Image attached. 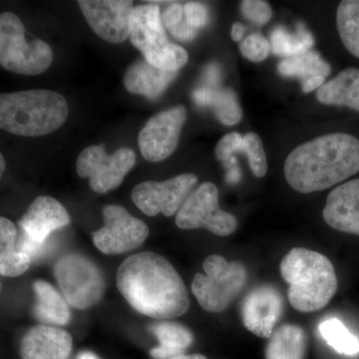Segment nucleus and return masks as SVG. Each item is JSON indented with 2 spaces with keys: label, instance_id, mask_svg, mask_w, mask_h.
Listing matches in <instances>:
<instances>
[{
  "label": "nucleus",
  "instance_id": "4468645a",
  "mask_svg": "<svg viewBox=\"0 0 359 359\" xmlns=\"http://www.w3.org/2000/svg\"><path fill=\"white\" fill-rule=\"evenodd\" d=\"M85 20L100 39L119 44L129 39L135 6L129 0H80Z\"/></svg>",
  "mask_w": 359,
  "mask_h": 359
},
{
  "label": "nucleus",
  "instance_id": "bb28decb",
  "mask_svg": "<svg viewBox=\"0 0 359 359\" xmlns=\"http://www.w3.org/2000/svg\"><path fill=\"white\" fill-rule=\"evenodd\" d=\"M306 335L299 325H283L273 330L266 348V359H304Z\"/></svg>",
  "mask_w": 359,
  "mask_h": 359
},
{
  "label": "nucleus",
  "instance_id": "9d476101",
  "mask_svg": "<svg viewBox=\"0 0 359 359\" xmlns=\"http://www.w3.org/2000/svg\"><path fill=\"white\" fill-rule=\"evenodd\" d=\"M136 164L132 149L120 148L108 155L102 146H89L78 156V176L88 178L90 188L97 194H106L121 185Z\"/></svg>",
  "mask_w": 359,
  "mask_h": 359
},
{
  "label": "nucleus",
  "instance_id": "ddd939ff",
  "mask_svg": "<svg viewBox=\"0 0 359 359\" xmlns=\"http://www.w3.org/2000/svg\"><path fill=\"white\" fill-rule=\"evenodd\" d=\"M186 120L187 110L181 105L153 116L138 137L139 148L144 159L161 162L173 154L178 147Z\"/></svg>",
  "mask_w": 359,
  "mask_h": 359
},
{
  "label": "nucleus",
  "instance_id": "f03ea898",
  "mask_svg": "<svg viewBox=\"0 0 359 359\" xmlns=\"http://www.w3.org/2000/svg\"><path fill=\"white\" fill-rule=\"evenodd\" d=\"M359 172V140L347 133L323 135L302 144L287 156L285 177L297 192L327 190Z\"/></svg>",
  "mask_w": 359,
  "mask_h": 359
},
{
  "label": "nucleus",
  "instance_id": "6e6552de",
  "mask_svg": "<svg viewBox=\"0 0 359 359\" xmlns=\"http://www.w3.org/2000/svg\"><path fill=\"white\" fill-rule=\"evenodd\" d=\"M53 273L61 294L72 308L90 309L102 299V271L83 255L71 252L61 257L54 264Z\"/></svg>",
  "mask_w": 359,
  "mask_h": 359
},
{
  "label": "nucleus",
  "instance_id": "c9c22d12",
  "mask_svg": "<svg viewBox=\"0 0 359 359\" xmlns=\"http://www.w3.org/2000/svg\"><path fill=\"white\" fill-rule=\"evenodd\" d=\"M245 27L242 23L236 22L231 26V39L236 42H240L244 37Z\"/></svg>",
  "mask_w": 359,
  "mask_h": 359
},
{
  "label": "nucleus",
  "instance_id": "cd10ccee",
  "mask_svg": "<svg viewBox=\"0 0 359 359\" xmlns=\"http://www.w3.org/2000/svg\"><path fill=\"white\" fill-rule=\"evenodd\" d=\"M314 44L313 34L304 23L297 25V32L290 33L282 26L271 33V50L276 55L290 58L311 50Z\"/></svg>",
  "mask_w": 359,
  "mask_h": 359
},
{
  "label": "nucleus",
  "instance_id": "aec40b11",
  "mask_svg": "<svg viewBox=\"0 0 359 359\" xmlns=\"http://www.w3.org/2000/svg\"><path fill=\"white\" fill-rule=\"evenodd\" d=\"M278 70L283 77L299 78L302 91L309 93L320 89L325 83V79L332 72V66L318 52L309 50L283 59L278 63Z\"/></svg>",
  "mask_w": 359,
  "mask_h": 359
},
{
  "label": "nucleus",
  "instance_id": "20e7f679",
  "mask_svg": "<svg viewBox=\"0 0 359 359\" xmlns=\"http://www.w3.org/2000/svg\"><path fill=\"white\" fill-rule=\"evenodd\" d=\"M69 116L65 97L51 90L0 94V129L22 137H40L62 127Z\"/></svg>",
  "mask_w": 359,
  "mask_h": 359
},
{
  "label": "nucleus",
  "instance_id": "7ed1b4c3",
  "mask_svg": "<svg viewBox=\"0 0 359 359\" xmlns=\"http://www.w3.org/2000/svg\"><path fill=\"white\" fill-rule=\"evenodd\" d=\"M280 273L289 285L290 304L302 313L325 308L337 290L334 264L314 250L304 248L290 250L280 263Z\"/></svg>",
  "mask_w": 359,
  "mask_h": 359
},
{
  "label": "nucleus",
  "instance_id": "2eb2a0df",
  "mask_svg": "<svg viewBox=\"0 0 359 359\" xmlns=\"http://www.w3.org/2000/svg\"><path fill=\"white\" fill-rule=\"evenodd\" d=\"M283 311L282 294L273 285H262L250 290L242 304L245 327L262 339H269Z\"/></svg>",
  "mask_w": 359,
  "mask_h": 359
},
{
  "label": "nucleus",
  "instance_id": "6ab92c4d",
  "mask_svg": "<svg viewBox=\"0 0 359 359\" xmlns=\"http://www.w3.org/2000/svg\"><path fill=\"white\" fill-rule=\"evenodd\" d=\"M236 153H243L249 160L250 170L257 178H264L268 172V161L264 152L263 142L256 133L245 136L238 133L224 135L217 144L215 155L219 162H228Z\"/></svg>",
  "mask_w": 359,
  "mask_h": 359
},
{
  "label": "nucleus",
  "instance_id": "f3484780",
  "mask_svg": "<svg viewBox=\"0 0 359 359\" xmlns=\"http://www.w3.org/2000/svg\"><path fill=\"white\" fill-rule=\"evenodd\" d=\"M323 217L334 230L359 237V179L347 181L328 194Z\"/></svg>",
  "mask_w": 359,
  "mask_h": 359
},
{
  "label": "nucleus",
  "instance_id": "39448f33",
  "mask_svg": "<svg viewBox=\"0 0 359 359\" xmlns=\"http://www.w3.org/2000/svg\"><path fill=\"white\" fill-rule=\"evenodd\" d=\"M129 39L145 60L156 68L177 72L188 62V52L168 39L158 4L135 6Z\"/></svg>",
  "mask_w": 359,
  "mask_h": 359
},
{
  "label": "nucleus",
  "instance_id": "c756f323",
  "mask_svg": "<svg viewBox=\"0 0 359 359\" xmlns=\"http://www.w3.org/2000/svg\"><path fill=\"white\" fill-rule=\"evenodd\" d=\"M320 335L337 353L353 356L359 353V339L337 318H330L320 323Z\"/></svg>",
  "mask_w": 359,
  "mask_h": 359
},
{
  "label": "nucleus",
  "instance_id": "e433bc0d",
  "mask_svg": "<svg viewBox=\"0 0 359 359\" xmlns=\"http://www.w3.org/2000/svg\"><path fill=\"white\" fill-rule=\"evenodd\" d=\"M76 359H100L98 355L95 353H91V351H82L77 355Z\"/></svg>",
  "mask_w": 359,
  "mask_h": 359
},
{
  "label": "nucleus",
  "instance_id": "f8f14e48",
  "mask_svg": "<svg viewBox=\"0 0 359 359\" xmlns=\"http://www.w3.org/2000/svg\"><path fill=\"white\" fill-rule=\"evenodd\" d=\"M197 184L198 177L191 173L181 174L164 182L146 181L135 187L132 200L146 216L163 214L172 217L178 212Z\"/></svg>",
  "mask_w": 359,
  "mask_h": 359
},
{
  "label": "nucleus",
  "instance_id": "1a4fd4ad",
  "mask_svg": "<svg viewBox=\"0 0 359 359\" xmlns=\"http://www.w3.org/2000/svg\"><path fill=\"white\" fill-rule=\"evenodd\" d=\"M175 222L182 230L205 229L219 237L230 236L238 228L237 218L219 208L218 188L211 182L201 184L189 195Z\"/></svg>",
  "mask_w": 359,
  "mask_h": 359
},
{
  "label": "nucleus",
  "instance_id": "5701e85b",
  "mask_svg": "<svg viewBox=\"0 0 359 359\" xmlns=\"http://www.w3.org/2000/svg\"><path fill=\"white\" fill-rule=\"evenodd\" d=\"M320 103L344 106L359 112V68L342 70L316 92Z\"/></svg>",
  "mask_w": 359,
  "mask_h": 359
},
{
  "label": "nucleus",
  "instance_id": "c85d7f7f",
  "mask_svg": "<svg viewBox=\"0 0 359 359\" xmlns=\"http://www.w3.org/2000/svg\"><path fill=\"white\" fill-rule=\"evenodd\" d=\"M340 39L349 53L359 59V0H344L337 11Z\"/></svg>",
  "mask_w": 359,
  "mask_h": 359
},
{
  "label": "nucleus",
  "instance_id": "f704fd0d",
  "mask_svg": "<svg viewBox=\"0 0 359 359\" xmlns=\"http://www.w3.org/2000/svg\"><path fill=\"white\" fill-rule=\"evenodd\" d=\"M226 169V183L231 184V185H233V184H237L240 182L241 180V170L238 166V163H235V164H231Z\"/></svg>",
  "mask_w": 359,
  "mask_h": 359
},
{
  "label": "nucleus",
  "instance_id": "9b49d317",
  "mask_svg": "<svg viewBox=\"0 0 359 359\" xmlns=\"http://www.w3.org/2000/svg\"><path fill=\"white\" fill-rule=\"evenodd\" d=\"M104 226L92 235L97 249L105 255H121L144 244L149 237L147 224L134 218L118 205H107L103 211Z\"/></svg>",
  "mask_w": 359,
  "mask_h": 359
},
{
  "label": "nucleus",
  "instance_id": "b1692460",
  "mask_svg": "<svg viewBox=\"0 0 359 359\" xmlns=\"http://www.w3.org/2000/svg\"><path fill=\"white\" fill-rule=\"evenodd\" d=\"M149 330L159 341V346L150 351L151 356L155 359L182 355L194 341L192 332L181 323L162 321L151 325Z\"/></svg>",
  "mask_w": 359,
  "mask_h": 359
},
{
  "label": "nucleus",
  "instance_id": "58836bf2",
  "mask_svg": "<svg viewBox=\"0 0 359 359\" xmlns=\"http://www.w3.org/2000/svg\"><path fill=\"white\" fill-rule=\"evenodd\" d=\"M6 160H4V156H2L1 153H0V180H1L2 176H4V172H6Z\"/></svg>",
  "mask_w": 359,
  "mask_h": 359
},
{
  "label": "nucleus",
  "instance_id": "dca6fc26",
  "mask_svg": "<svg viewBox=\"0 0 359 359\" xmlns=\"http://www.w3.org/2000/svg\"><path fill=\"white\" fill-rule=\"evenodd\" d=\"M70 221L69 215L57 200L39 196L18 222L20 236L32 244L47 245L51 233L68 226Z\"/></svg>",
  "mask_w": 359,
  "mask_h": 359
},
{
  "label": "nucleus",
  "instance_id": "f257e3e1",
  "mask_svg": "<svg viewBox=\"0 0 359 359\" xmlns=\"http://www.w3.org/2000/svg\"><path fill=\"white\" fill-rule=\"evenodd\" d=\"M116 283L131 308L149 318L171 320L190 309L188 290L178 271L156 252H140L125 259Z\"/></svg>",
  "mask_w": 359,
  "mask_h": 359
},
{
  "label": "nucleus",
  "instance_id": "423d86ee",
  "mask_svg": "<svg viewBox=\"0 0 359 359\" xmlns=\"http://www.w3.org/2000/svg\"><path fill=\"white\" fill-rule=\"evenodd\" d=\"M52 61L51 47L41 39L27 41L25 25L16 14H0V65L4 69L34 76L48 69Z\"/></svg>",
  "mask_w": 359,
  "mask_h": 359
},
{
  "label": "nucleus",
  "instance_id": "a211bd4d",
  "mask_svg": "<svg viewBox=\"0 0 359 359\" xmlns=\"http://www.w3.org/2000/svg\"><path fill=\"white\" fill-rule=\"evenodd\" d=\"M72 337L66 330L39 325L28 330L20 341L21 359H68Z\"/></svg>",
  "mask_w": 359,
  "mask_h": 359
},
{
  "label": "nucleus",
  "instance_id": "393cba45",
  "mask_svg": "<svg viewBox=\"0 0 359 359\" xmlns=\"http://www.w3.org/2000/svg\"><path fill=\"white\" fill-rule=\"evenodd\" d=\"M18 231L15 224L0 217V276L16 278L23 275L32 264V259L16 248Z\"/></svg>",
  "mask_w": 359,
  "mask_h": 359
},
{
  "label": "nucleus",
  "instance_id": "473e14b6",
  "mask_svg": "<svg viewBox=\"0 0 359 359\" xmlns=\"http://www.w3.org/2000/svg\"><path fill=\"white\" fill-rule=\"evenodd\" d=\"M241 11L247 20L257 25H266L273 15L271 6L262 0H245L241 2Z\"/></svg>",
  "mask_w": 359,
  "mask_h": 359
},
{
  "label": "nucleus",
  "instance_id": "4be33fe9",
  "mask_svg": "<svg viewBox=\"0 0 359 359\" xmlns=\"http://www.w3.org/2000/svg\"><path fill=\"white\" fill-rule=\"evenodd\" d=\"M35 294L32 313L39 323L51 327H62L71 320L69 304L50 283L37 280L33 283Z\"/></svg>",
  "mask_w": 359,
  "mask_h": 359
},
{
  "label": "nucleus",
  "instance_id": "7c9ffc66",
  "mask_svg": "<svg viewBox=\"0 0 359 359\" xmlns=\"http://www.w3.org/2000/svg\"><path fill=\"white\" fill-rule=\"evenodd\" d=\"M163 25L170 34L180 41H191L197 36L198 30L187 22L184 4H172L162 14Z\"/></svg>",
  "mask_w": 359,
  "mask_h": 359
},
{
  "label": "nucleus",
  "instance_id": "412c9836",
  "mask_svg": "<svg viewBox=\"0 0 359 359\" xmlns=\"http://www.w3.org/2000/svg\"><path fill=\"white\" fill-rule=\"evenodd\" d=\"M176 76L177 72L159 69L146 60H139L126 71L124 86L130 93L155 100L164 93Z\"/></svg>",
  "mask_w": 359,
  "mask_h": 359
},
{
  "label": "nucleus",
  "instance_id": "4c0bfd02",
  "mask_svg": "<svg viewBox=\"0 0 359 359\" xmlns=\"http://www.w3.org/2000/svg\"><path fill=\"white\" fill-rule=\"evenodd\" d=\"M168 359H207L205 356L202 354H191V355H186V354H182V355L175 356V358Z\"/></svg>",
  "mask_w": 359,
  "mask_h": 359
},
{
  "label": "nucleus",
  "instance_id": "72a5a7b5",
  "mask_svg": "<svg viewBox=\"0 0 359 359\" xmlns=\"http://www.w3.org/2000/svg\"><path fill=\"white\" fill-rule=\"evenodd\" d=\"M184 14L188 25L198 32L201 28L205 27L209 21L207 6L200 2H187L184 4Z\"/></svg>",
  "mask_w": 359,
  "mask_h": 359
},
{
  "label": "nucleus",
  "instance_id": "2f4dec72",
  "mask_svg": "<svg viewBox=\"0 0 359 359\" xmlns=\"http://www.w3.org/2000/svg\"><path fill=\"white\" fill-rule=\"evenodd\" d=\"M240 51L244 57L252 62H262L268 58L271 45L261 34H250L240 44Z\"/></svg>",
  "mask_w": 359,
  "mask_h": 359
},
{
  "label": "nucleus",
  "instance_id": "a878e982",
  "mask_svg": "<svg viewBox=\"0 0 359 359\" xmlns=\"http://www.w3.org/2000/svg\"><path fill=\"white\" fill-rule=\"evenodd\" d=\"M194 99L201 106H208L215 111L217 118L226 125L233 126L242 119V110L235 92L217 86L204 87L194 93Z\"/></svg>",
  "mask_w": 359,
  "mask_h": 359
},
{
  "label": "nucleus",
  "instance_id": "0eeeda50",
  "mask_svg": "<svg viewBox=\"0 0 359 359\" xmlns=\"http://www.w3.org/2000/svg\"><path fill=\"white\" fill-rule=\"evenodd\" d=\"M205 275L197 273L192 283L193 294L205 311L221 313L229 308L244 290L248 271L238 262H228L212 255L203 264Z\"/></svg>",
  "mask_w": 359,
  "mask_h": 359
}]
</instances>
